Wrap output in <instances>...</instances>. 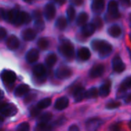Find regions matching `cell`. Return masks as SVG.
Returning a JSON list of instances; mask_svg holds the SVG:
<instances>
[{
    "instance_id": "e0dca14e",
    "label": "cell",
    "mask_w": 131,
    "mask_h": 131,
    "mask_svg": "<svg viewBox=\"0 0 131 131\" xmlns=\"http://www.w3.org/2000/svg\"><path fill=\"white\" fill-rule=\"evenodd\" d=\"M105 7L104 0H93L91 4V9L96 14H101Z\"/></svg>"
},
{
    "instance_id": "f907efd6",
    "label": "cell",
    "mask_w": 131,
    "mask_h": 131,
    "mask_svg": "<svg viewBox=\"0 0 131 131\" xmlns=\"http://www.w3.org/2000/svg\"><path fill=\"white\" fill-rule=\"evenodd\" d=\"M125 102L126 103H130L131 102V94H128L127 96V97L125 98Z\"/></svg>"
},
{
    "instance_id": "ee69618b",
    "label": "cell",
    "mask_w": 131,
    "mask_h": 131,
    "mask_svg": "<svg viewBox=\"0 0 131 131\" xmlns=\"http://www.w3.org/2000/svg\"><path fill=\"white\" fill-rule=\"evenodd\" d=\"M121 5L124 8H130L131 6V0H119Z\"/></svg>"
},
{
    "instance_id": "7402d4cb",
    "label": "cell",
    "mask_w": 131,
    "mask_h": 131,
    "mask_svg": "<svg viewBox=\"0 0 131 131\" xmlns=\"http://www.w3.org/2000/svg\"><path fill=\"white\" fill-rule=\"evenodd\" d=\"M31 17L28 12H20L17 26H20L21 25H28L31 22Z\"/></svg>"
},
{
    "instance_id": "11a10c76",
    "label": "cell",
    "mask_w": 131,
    "mask_h": 131,
    "mask_svg": "<svg viewBox=\"0 0 131 131\" xmlns=\"http://www.w3.org/2000/svg\"><path fill=\"white\" fill-rule=\"evenodd\" d=\"M129 128H130V130H131V121L129 123Z\"/></svg>"
},
{
    "instance_id": "52a82bcc",
    "label": "cell",
    "mask_w": 131,
    "mask_h": 131,
    "mask_svg": "<svg viewBox=\"0 0 131 131\" xmlns=\"http://www.w3.org/2000/svg\"><path fill=\"white\" fill-rule=\"evenodd\" d=\"M103 124V121L98 117L89 119L86 122V130L88 131H97Z\"/></svg>"
},
{
    "instance_id": "8fae6325",
    "label": "cell",
    "mask_w": 131,
    "mask_h": 131,
    "mask_svg": "<svg viewBox=\"0 0 131 131\" xmlns=\"http://www.w3.org/2000/svg\"><path fill=\"white\" fill-rule=\"evenodd\" d=\"M56 15V8L53 3H48L44 8V15L48 21H51Z\"/></svg>"
},
{
    "instance_id": "bcb514c9",
    "label": "cell",
    "mask_w": 131,
    "mask_h": 131,
    "mask_svg": "<svg viewBox=\"0 0 131 131\" xmlns=\"http://www.w3.org/2000/svg\"><path fill=\"white\" fill-rule=\"evenodd\" d=\"M71 2L75 6H80L84 3V0H71Z\"/></svg>"
},
{
    "instance_id": "2e32d148",
    "label": "cell",
    "mask_w": 131,
    "mask_h": 131,
    "mask_svg": "<svg viewBox=\"0 0 131 131\" xmlns=\"http://www.w3.org/2000/svg\"><path fill=\"white\" fill-rule=\"evenodd\" d=\"M38 58H39V51L36 48L30 49L25 55V59L27 62L29 64L36 62L38 60Z\"/></svg>"
},
{
    "instance_id": "277c9868",
    "label": "cell",
    "mask_w": 131,
    "mask_h": 131,
    "mask_svg": "<svg viewBox=\"0 0 131 131\" xmlns=\"http://www.w3.org/2000/svg\"><path fill=\"white\" fill-rule=\"evenodd\" d=\"M34 77L38 81L43 83L46 81V68L42 64H36L32 70Z\"/></svg>"
},
{
    "instance_id": "836d02e7",
    "label": "cell",
    "mask_w": 131,
    "mask_h": 131,
    "mask_svg": "<svg viewBox=\"0 0 131 131\" xmlns=\"http://www.w3.org/2000/svg\"><path fill=\"white\" fill-rule=\"evenodd\" d=\"M67 16L69 21H73L76 16V11L73 6H69L67 9Z\"/></svg>"
},
{
    "instance_id": "f6af8a7d",
    "label": "cell",
    "mask_w": 131,
    "mask_h": 131,
    "mask_svg": "<svg viewBox=\"0 0 131 131\" xmlns=\"http://www.w3.org/2000/svg\"><path fill=\"white\" fill-rule=\"evenodd\" d=\"M65 121H66V119H65L64 117H59V118L55 121L54 124L57 125V126H61V125H62V124L65 122Z\"/></svg>"
},
{
    "instance_id": "8d00e7d4",
    "label": "cell",
    "mask_w": 131,
    "mask_h": 131,
    "mask_svg": "<svg viewBox=\"0 0 131 131\" xmlns=\"http://www.w3.org/2000/svg\"><path fill=\"white\" fill-rule=\"evenodd\" d=\"M121 105V104L119 101H110L106 104V108L108 110H114L118 108Z\"/></svg>"
},
{
    "instance_id": "d4e9b609",
    "label": "cell",
    "mask_w": 131,
    "mask_h": 131,
    "mask_svg": "<svg viewBox=\"0 0 131 131\" xmlns=\"http://www.w3.org/2000/svg\"><path fill=\"white\" fill-rule=\"evenodd\" d=\"M29 87L27 84H20L15 90V95L16 97H22L29 92Z\"/></svg>"
},
{
    "instance_id": "681fc988",
    "label": "cell",
    "mask_w": 131,
    "mask_h": 131,
    "mask_svg": "<svg viewBox=\"0 0 131 131\" xmlns=\"http://www.w3.org/2000/svg\"><path fill=\"white\" fill-rule=\"evenodd\" d=\"M54 1H55V2H57L58 5H64V4L66 2L67 0H54Z\"/></svg>"
},
{
    "instance_id": "816d5d0a",
    "label": "cell",
    "mask_w": 131,
    "mask_h": 131,
    "mask_svg": "<svg viewBox=\"0 0 131 131\" xmlns=\"http://www.w3.org/2000/svg\"><path fill=\"white\" fill-rule=\"evenodd\" d=\"M4 121H5V118H4L2 116L0 115V126L2 125V124L4 123Z\"/></svg>"
},
{
    "instance_id": "ba28073f",
    "label": "cell",
    "mask_w": 131,
    "mask_h": 131,
    "mask_svg": "<svg viewBox=\"0 0 131 131\" xmlns=\"http://www.w3.org/2000/svg\"><path fill=\"white\" fill-rule=\"evenodd\" d=\"M73 74L72 70L66 66H61L59 67L55 72V75L58 79L61 80H64V79H67L69 78Z\"/></svg>"
},
{
    "instance_id": "44dd1931",
    "label": "cell",
    "mask_w": 131,
    "mask_h": 131,
    "mask_svg": "<svg viewBox=\"0 0 131 131\" xmlns=\"http://www.w3.org/2000/svg\"><path fill=\"white\" fill-rule=\"evenodd\" d=\"M91 51L88 48L83 47V48H81L78 51V58L82 61L89 60L91 58Z\"/></svg>"
},
{
    "instance_id": "5bb4252c",
    "label": "cell",
    "mask_w": 131,
    "mask_h": 131,
    "mask_svg": "<svg viewBox=\"0 0 131 131\" xmlns=\"http://www.w3.org/2000/svg\"><path fill=\"white\" fill-rule=\"evenodd\" d=\"M6 46L7 48L11 50V51H15L16 49L18 48L19 47V40L18 38L15 35H12L10 36H8L6 39L5 41Z\"/></svg>"
},
{
    "instance_id": "6f0895ef",
    "label": "cell",
    "mask_w": 131,
    "mask_h": 131,
    "mask_svg": "<svg viewBox=\"0 0 131 131\" xmlns=\"http://www.w3.org/2000/svg\"><path fill=\"white\" fill-rule=\"evenodd\" d=\"M129 37H130V41H131V34H130V35H129Z\"/></svg>"
},
{
    "instance_id": "7bdbcfd3",
    "label": "cell",
    "mask_w": 131,
    "mask_h": 131,
    "mask_svg": "<svg viewBox=\"0 0 131 131\" xmlns=\"http://www.w3.org/2000/svg\"><path fill=\"white\" fill-rule=\"evenodd\" d=\"M7 36V31L5 28L0 27V41L3 40Z\"/></svg>"
},
{
    "instance_id": "83f0119b",
    "label": "cell",
    "mask_w": 131,
    "mask_h": 131,
    "mask_svg": "<svg viewBox=\"0 0 131 131\" xmlns=\"http://www.w3.org/2000/svg\"><path fill=\"white\" fill-rule=\"evenodd\" d=\"M88 18H89V16H88V13H86L84 12H81L76 19V23L78 26H84L86 24V22L88 21Z\"/></svg>"
},
{
    "instance_id": "f1b7e54d",
    "label": "cell",
    "mask_w": 131,
    "mask_h": 131,
    "mask_svg": "<svg viewBox=\"0 0 131 131\" xmlns=\"http://www.w3.org/2000/svg\"><path fill=\"white\" fill-rule=\"evenodd\" d=\"M52 130H53L52 125L43 122H39L35 128V131H52Z\"/></svg>"
},
{
    "instance_id": "d6a6232c",
    "label": "cell",
    "mask_w": 131,
    "mask_h": 131,
    "mask_svg": "<svg viewBox=\"0 0 131 131\" xmlns=\"http://www.w3.org/2000/svg\"><path fill=\"white\" fill-rule=\"evenodd\" d=\"M98 96V91L96 88H91L85 93V98L94 99Z\"/></svg>"
},
{
    "instance_id": "e575fe53",
    "label": "cell",
    "mask_w": 131,
    "mask_h": 131,
    "mask_svg": "<svg viewBox=\"0 0 131 131\" xmlns=\"http://www.w3.org/2000/svg\"><path fill=\"white\" fill-rule=\"evenodd\" d=\"M37 98V94L35 93H28L26 95H25V98H24V102L25 104H29L32 101H34L35 99Z\"/></svg>"
},
{
    "instance_id": "d590c367",
    "label": "cell",
    "mask_w": 131,
    "mask_h": 131,
    "mask_svg": "<svg viewBox=\"0 0 131 131\" xmlns=\"http://www.w3.org/2000/svg\"><path fill=\"white\" fill-rule=\"evenodd\" d=\"M52 114L50 113V112H46V113H44L41 115L39 120H40V122H43V123H48L51 119H52Z\"/></svg>"
},
{
    "instance_id": "8992f818",
    "label": "cell",
    "mask_w": 131,
    "mask_h": 131,
    "mask_svg": "<svg viewBox=\"0 0 131 131\" xmlns=\"http://www.w3.org/2000/svg\"><path fill=\"white\" fill-rule=\"evenodd\" d=\"M18 112L17 107L12 104H4L0 106V113L5 117L15 116Z\"/></svg>"
},
{
    "instance_id": "9f6ffc18",
    "label": "cell",
    "mask_w": 131,
    "mask_h": 131,
    "mask_svg": "<svg viewBox=\"0 0 131 131\" xmlns=\"http://www.w3.org/2000/svg\"><path fill=\"white\" fill-rule=\"evenodd\" d=\"M2 91H0V96H2Z\"/></svg>"
},
{
    "instance_id": "f5cc1de1",
    "label": "cell",
    "mask_w": 131,
    "mask_h": 131,
    "mask_svg": "<svg viewBox=\"0 0 131 131\" xmlns=\"http://www.w3.org/2000/svg\"><path fill=\"white\" fill-rule=\"evenodd\" d=\"M25 2H26V3H28V4H30V3H32L33 2H34V0H23Z\"/></svg>"
},
{
    "instance_id": "9c48e42d",
    "label": "cell",
    "mask_w": 131,
    "mask_h": 131,
    "mask_svg": "<svg viewBox=\"0 0 131 131\" xmlns=\"http://www.w3.org/2000/svg\"><path fill=\"white\" fill-rule=\"evenodd\" d=\"M1 78L5 84H12L16 80V74L10 70H4L1 73Z\"/></svg>"
},
{
    "instance_id": "ac0fdd59",
    "label": "cell",
    "mask_w": 131,
    "mask_h": 131,
    "mask_svg": "<svg viewBox=\"0 0 131 131\" xmlns=\"http://www.w3.org/2000/svg\"><path fill=\"white\" fill-rule=\"evenodd\" d=\"M131 88V76L127 77V78H125L123 82L121 83L119 90H118V97H121L123 96V94H125L126 91L128 90L129 88Z\"/></svg>"
},
{
    "instance_id": "db71d44e",
    "label": "cell",
    "mask_w": 131,
    "mask_h": 131,
    "mask_svg": "<svg viewBox=\"0 0 131 131\" xmlns=\"http://www.w3.org/2000/svg\"><path fill=\"white\" fill-rule=\"evenodd\" d=\"M129 21H130V25L131 27V14H130V15H129Z\"/></svg>"
},
{
    "instance_id": "5b68a950",
    "label": "cell",
    "mask_w": 131,
    "mask_h": 131,
    "mask_svg": "<svg viewBox=\"0 0 131 131\" xmlns=\"http://www.w3.org/2000/svg\"><path fill=\"white\" fill-rule=\"evenodd\" d=\"M19 15H20V11L17 8L8 10L6 12V13H5V20L7 22L17 26L18 18H19Z\"/></svg>"
},
{
    "instance_id": "f546056e",
    "label": "cell",
    "mask_w": 131,
    "mask_h": 131,
    "mask_svg": "<svg viewBox=\"0 0 131 131\" xmlns=\"http://www.w3.org/2000/svg\"><path fill=\"white\" fill-rule=\"evenodd\" d=\"M37 45L39 49L42 51H45L49 47V41L46 38H44V37L40 38L37 41Z\"/></svg>"
},
{
    "instance_id": "484cf974",
    "label": "cell",
    "mask_w": 131,
    "mask_h": 131,
    "mask_svg": "<svg viewBox=\"0 0 131 131\" xmlns=\"http://www.w3.org/2000/svg\"><path fill=\"white\" fill-rule=\"evenodd\" d=\"M67 26H68L67 19L64 16H59L55 21V27L58 29L63 31L67 28Z\"/></svg>"
},
{
    "instance_id": "ab89813d",
    "label": "cell",
    "mask_w": 131,
    "mask_h": 131,
    "mask_svg": "<svg viewBox=\"0 0 131 131\" xmlns=\"http://www.w3.org/2000/svg\"><path fill=\"white\" fill-rule=\"evenodd\" d=\"M122 130V124L117 123L110 127V131H121Z\"/></svg>"
},
{
    "instance_id": "4fadbf2b",
    "label": "cell",
    "mask_w": 131,
    "mask_h": 131,
    "mask_svg": "<svg viewBox=\"0 0 131 131\" xmlns=\"http://www.w3.org/2000/svg\"><path fill=\"white\" fill-rule=\"evenodd\" d=\"M105 68L104 65L101 64H96L94 66H93L91 68V69L89 71V77L91 78H97L101 77L104 72Z\"/></svg>"
},
{
    "instance_id": "3957f363",
    "label": "cell",
    "mask_w": 131,
    "mask_h": 131,
    "mask_svg": "<svg viewBox=\"0 0 131 131\" xmlns=\"http://www.w3.org/2000/svg\"><path fill=\"white\" fill-rule=\"evenodd\" d=\"M121 17L118 10V4L116 1L111 0L107 5V14L105 15L106 20L110 21L118 19Z\"/></svg>"
},
{
    "instance_id": "7dc6e473",
    "label": "cell",
    "mask_w": 131,
    "mask_h": 131,
    "mask_svg": "<svg viewBox=\"0 0 131 131\" xmlns=\"http://www.w3.org/2000/svg\"><path fill=\"white\" fill-rule=\"evenodd\" d=\"M5 13H6V12H5L3 8H0V21L5 20Z\"/></svg>"
},
{
    "instance_id": "4316f807",
    "label": "cell",
    "mask_w": 131,
    "mask_h": 131,
    "mask_svg": "<svg viewBox=\"0 0 131 131\" xmlns=\"http://www.w3.org/2000/svg\"><path fill=\"white\" fill-rule=\"evenodd\" d=\"M58 58L54 53H50L45 58V64L48 68H52L57 62Z\"/></svg>"
},
{
    "instance_id": "4dcf8cb0",
    "label": "cell",
    "mask_w": 131,
    "mask_h": 131,
    "mask_svg": "<svg viewBox=\"0 0 131 131\" xmlns=\"http://www.w3.org/2000/svg\"><path fill=\"white\" fill-rule=\"evenodd\" d=\"M51 104V99L49 97L47 98H44L42 100H41L38 104H37V107L39 108L40 110L42 109H45L47 107H48Z\"/></svg>"
},
{
    "instance_id": "9a60e30c",
    "label": "cell",
    "mask_w": 131,
    "mask_h": 131,
    "mask_svg": "<svg viewBox=\"0 0 131 131\" xmlns=\"http://www.w3.org/2000/svg\"><path fill=\"white\" fill-rule=\"evenodd\" d=\"M36 31L32 29V28H25L24 29L21 33V38L24 41H33L35 38H36Z\"/></svg>"
},
{
    "instance_id": "30bf717a",
    "label": "cell",
    "mask_w": 131,
    "mask_h": 131,
    "mask_svg": "<svg viewBox=\"0 0 131 131\" xmlns=\"http://www.w3.org/2000/svg\"><path fill=\"white\" fill-rule=\"evenodd\" d=\"M113 70L117 73H122L126 69V65L119 55H116L112 61Z\"/></svg>"
},
{
    "instance_id": "1f68e13d",
    "label": "cell",
    "mask_w": 131,
    "mask_h": 131,
    "mask_svg": "<svg viewBox=\"0 0 131 131\" xmlns=\"http://www.w3.org/2000/svg\"><path fill=\"white\" fill-rule=\"evenodd\" d=\"M34 25H35V31H37L38 32H41L45 29V21H44V20L41 18H38V19H36Z\"/></svg>"
},
{
    "instance_id": "74e56055",
    "label": "cell",
    "mask_w": 131,
    "mask_h": 131,
    "mask_svg": "<svg viewBox=\"0 0 131 131\" xmlns=\"http://www.w3.org/2000/svg\"><path fill=\"white\" fill-rule=\"evenodd\" d=\"M16 131H30V125L27 122H23L18 126Z\"/></svg>"
},
{
    "instance_id": "d6986e66",
    "label": "cell",
    "mask_w": 131,
    "mask_h": 131,
    "mask_svg": "<svg viewBox=\"0 0 131 131\" xmlns=\"http://www.w3.org/2000/svg\"><path fill=\"white\" fill-rule=\"evenodd\" d=\"M96 31V27L94 23L85 24L81 29V34L84 37H90Z\"/></svg>"
},
{
    "instance_id": "cb8c5ba5",
    "label": "cell",
    "mask_w": 131,
    "mask_h": 131,
    "mask_svg": "<svg viewBox=\"0 0 131 131\" xmlns=\"http://www.w3.org/2000/svg\"><path fill=\"white\" fill-rule=\"evenodd\" d=\"M107 33L113 38H118L122 34L121 28L117 25H113L107 29Z\"/></svg>"
},
{
    "instance_id": "b9f144b4",
    "label": "cell",
    "mask_w": 131,
    "mask_h": 131,
    "mask_svg": "<svg viewBox=\"0 0 131 131\" xmlns=\"http://www.w3.org/2000/svg\"><path fill=\"white\" fill-rule=\"evenodd\" d=\"M41 15H42V13H41V11L39 10V9H37V10H35L32 13V16L33 18L36 20V19H38V18H41Z\"/></svg>"
},
{
    "instance_id": "7a4b0ae2",
    "label": "cell",
    "mask_w": 131,
    "mask_h": 131,
    "mask_svg": "<svg viewBox=\"0 0 131 131\" xmlns=\"http://www.w3.org/2000/svg\"><path fill=\"white\" fill-rule=\"evenodd\" d=\"M58 51L60 54L68 60H72L74 58V48L70 41H64L59 46Z\"/></svg>"
},
{
    "instance_id": "603a6c76",
    "label": "cell",
    "mask_w": 131,
    "mask_h": 131,
    "mask_svg": "<svg viewBox=\"0 0 131 131\" xmlns=\"http://www.w3.org/2000/svg\"><path fill=\"white\" fill-rule=\"evenodd\" d=\"M111 81H107L105 83H104L99 90V94L100 96L105 97L109 95L110 92H111Z\"/></svg>"
},
{
    "instance_id": "7c38bea8",
    "label": "cell",
    "mask_w": 131,
    "mask_h": 131,
    "mask_svg": "<svg viewBox=\"0 0 131 131\" xmlns=\"http://www.w3.org/2000/svg\"><path fill=\"white\" fill-rule=\"evenodd\" d=\"M72 95L77 102L81 101L83 99L85 98V93L86 91L84 90V88H83L81 85H76L73 89H72Z\"/></svg>"
},
{
    "instance_id": "f35d334b",
    "label": "cell",
    "mask_w": 131,
    "mask_h": 131,
    "mask_svg": "<svg viewBox=\"0 0 131 131\" xmlns=\"http://www.w3.org/2000/svg\"><path fill=\"white\" fill-rule=\"evenodd\" d=\"M93 23H94V25H95L96 28H97V29H101V28H102V27H103V21H102V19H101L100 17H98V16L94 18Z\"/></svg>"
},
{
    "instance_id": "ffe728a7",
    "label": "cell",
    "mask_w": 131,
    "mask_h": 131,
    "mask_svg": "<svg viewBox=\"0 0 131 131\" xmlns=\"http://www.w3.org/2000/svg\"><path fill=\"white\" fill-rule=\"evenodd\" d=\"M69 100L66 97H61L57 99L54 104V108L58 111H63L68 107Z\"/></svg>"
},
{
    "instance_id": "6da1fadb",
    "label": "cell",
    "mask_w": 131,
    "mask_h": 131,
    "mask_svg": "<svg viewBox=\"0 0 131 131\" xmlns=\"http://www.w3.org/2000/svg\"><path fill=\"white\" fill-rule=\"evenodd\" d=\"M91 45L93 50L97 51L101 58L109 56L113 51V46L109 42L104 40L94 39L91 41Z\"/></svg>"
},
{
    "instance_id": "60d3db41",
    "label": "cell",
    "mask_w": 131,
    "mask_h": 131,
    "mask_svg": "<svg viewBox=\"0 0 131 131\" xmlns=\"http://www.w3.org/2000/svg\"><path fill=\"white\" fill-rule=\"evenodd\" d=\"M40 111H41V110H40L39 108H38L37 106H36V107H33L31 109L30 114H31V117H37V116L40 114Z\"/></svg>"
},
{
    "instance_id": "c3c4849f",
    "label": "cell",
    "mask_w": 131,
    "mask_h": 131,
    "mask_svg": "<svg viewBox=\"0 0 131 131\" xmlns=\"http://www.w3.org/2000/svg\"><path fill=\"white\" fill-rule=\"evenodd\" d=\"M68 131H80L79 127L77 125H71L69 128H68Z\"/></svg>"
}]
</instances>
